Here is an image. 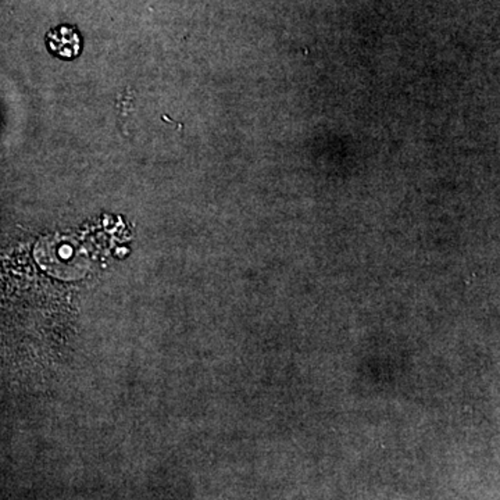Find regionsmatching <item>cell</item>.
I'll list each match as a JSON object with an SVG mask.
<instances>
[{
	"label": "cell",
	"mask_w": 500,
	"mask_h": 500,
	"mask_svg": "<svg viewBox=\"0 0 500 500\" xmlns=\"http://www.w3.org/2000/svg\"><path fill=\"white\" fill-rule=\"evenodd\" d=\"M45 42L48 50L61 60L77 59L82 49V37L77 27L61 24L46 34Z\"/></svg>",
	"instance_id": "obj_1"
}]
</instances>
